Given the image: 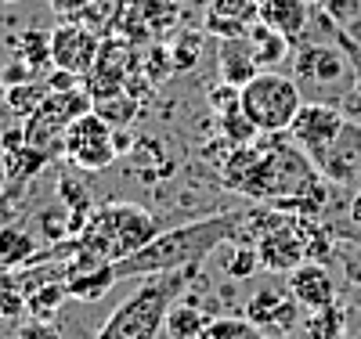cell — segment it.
I'll use <instances>...</instances> for the list:
<instances>
[{
	"instance_id": "26",
	"label": "cell",
	"mask_w": 361,
	"mask_h": 339,
	"mask_svg": "<svg viewBox=\"0 0 361 339\" xmlns=\"http://www.w3.org/2000/svg\"><path fill=\"white\" fill-rule=\"evenodd\" d=\"M217 130H221V137L228 141V148L250 144V141H257V137H260V130L253 127V119L243 112V105L231 109V112H224V116H217Z\"/></svg>"
},
{
	"instance_id": "16",
	"label": "cell",
	"mask_w": 361,
	"mask_h": 339,
	"mask_svg": "<svg viewBox=\"0 0 361 339\" xmlns=\"http://www.w3.org/2000/svg\"><path fill=\"white\" fill-rule=\"evenodd\" d=\"M217 69H221V80L224 83H235V87H246L260 66L253 58V47L246 37H235V40H217Z\"/></svg>"
},
{
	"instance_id": "18",
	"label": "cell",
	"mask_w": 361,
	"mask_h": 339,
	"mask_svg": "<svg viewBox=\"0 0 361 339\" xmlns=\"http://www.w3.org/2000/svg\"><path fill=\"white\" fill-rule=\"evenodd\" d=\"M304 335L307 339H347L350 332V314L347 307L336 300L329 307H318V311H304Z\"/></svg>"
},
{
	"instance_id": "1",
	"label": "cell",
	"mask_w": 361,
	"mask_h": 339,
	"mask_svg": "<svg viewBox=\"0 0 361 339\" xmlns=\"http://www.w3.org/2000/svg\"><path fill=\"white\" fill-rule=\"evenodd\" d=\"M221 180L228 192L246 195L253 206H271L296 217H322L329 206V180L307 159L289 130L260 134L250 144L231 148L221 163Z\"/></svg>"
},
{
	"instance_id": "19",
	"label": "cell",
	"mask_w": 361,
	"mask_h": 339,
	"mask_svg": "<svg viewBox=\"0 0 361 339\" xmlns=\"http://www.w3.org/2000/svg\"><path fill=\"white\" fill-rule=\"evenodd\" d=\"M206 40H209L206 29H185V25H177L173 33H170V40H166L170 61H173V73H192L199 61H202Z\"/></svg>"
},
{
	"instance_id": "35",
	"label": "cell",
	"mask_w": 361,
	"mask_h": 339,
	"mask_svg": "<svg viewBox=\"0 0 361 339\" xmlns=\"http://www.w3.org/2000/svg\"><path fill=\"white\" fill-rule=\"evenodd\" d=\"M25 80H37V73L29 69L25 61H18V58L11 61L4 73H0V83H4V87H11V83H25Z\"/></svg>"
},
{
	"instance_id": "27",
	"label": "cell",
	"mask_w": 361,
	"mask_h": 339,
	"mask_svg": "<svg viewBox=\"0 0 361 339\" xmlns=\"http://www.w3.org/2000/svg\"><path fill=\"white\" fill-rule=\"evenodd\" d=\"M267 332L257 328L250 318H214L195 339H264Z\"/></svg>"
},
{
	"instance_id": "28",
	"label": "cell",
	"mask_w": 361,
	"mask_h": 339,
	"mask_svg": "<svg viewBox=\"0 0 361 339\" xmlns=\"http://www.w3.org/2000/svg\"><path fill=\"white\" fill-rule=\"evenodd\" d=\"M141 73L152 80L156 87L166 83L173 76V61H170V47L166 40H152V44H145L141 47Z\"/></svg>"
},
{
	"instance_id": "6",
	"label": "cell",
	"mask_w": 361,
	"mask_h": 339,
	"mask_svg": "<svg viewBox=\"0 0 361 339\" xmlns=\"http://www.w3.org/2000/svg\"><path fill=\"white\" fill-rule=\"evenodd\" d=\"M304 90L293 76H282L279 69H260L243 87V112L253 119L260 134H286L304 105Z\"/></svg>"
},
{
	"instance_id": "20",
	"label": "cell",
	"mask_w": 361,
	"mask_h": 339,
	"mask_svg": "<svg viewBox=\"0 0 361 339\" xmlns=\"http://www.w3.org/2000/svg\"><path fill=\"white\" fill-rule=\"evenodd\" d=\"M209 321H214V314L202 311L199 300H177L170 311H166V325H163V332H166L170 339H195Z\"/></svg>"
},
{
	"instance_id": "11",
	"label": "cell",
	"mask_w": 361,
	"mask_h": 339,
	"mask_svg": "<svg viewBox=\"0 0 361 339\" xmlns=\"http://www.w3.org/2000/svg\"><path fill=\"white\" fill-rule=\"evenodd\" d=\"M243 318H250L264 332H282L286 335L289 328H296L300 321H304V307H300V300L289 292V285L286 289L282 285H264L246 300Z\"/></svg>"
},
{
	"instance_id": "33",
	"label": "cell",
	"mask_w": 361,
	"mask_h": 339,
	"mask_svg": "<svg viewBox=\"0 0 361 339\" xmlns=\"http://www.w3.org/2000/svg\"><path fill=\"white\" fill-rule=\"evenodd\" d=\"M15 339H62V328L54 321H44V318H29L25 325H18Z\"/></svg>"
},
{
	"instance_id": "13",
	"label": "cell",
	"mask_w": 361,
	"mask_h": 339,
	"mask_svg": "<svg viewBox=\"0 0 361 339\" xmlns=\"http://www.w3.org/2000/svg\"><path fill=\"white\" fill-rule=\"evenodd\" d=\"M253 22H260V0H209L202 29L214 40H235L246 37Z\"/></svg>"
},
{
	"instance_id": "5",
	"label": "cell",
	"mask_w": 361,
	"mask_h": 339,
	"mask_svg": "<svg viewBox=\"0 0 361 339\" xmlns=\"http://www.w3.org/2000/svg\"><path fill=\"white\" fill-rule=\"evenodd\" d=\"M293 80L300 90H307V101H329L340 105L361 87V73L354 58L340 44H322V40H304L293 51Z\"/></svg>"
},
{
	"instance_id": "14",
	"label": "cell",
	"mask_w": 361,
	"mask_h": 339,
	"mask_svg": "<svg viewBox=\"0 0 361 339\" xmlns=\"http://www.w3.org/2000/svg\"><path fill=\"white\" fill-rule=\"evenodd\" d=\"M322 173L329 184H361V123L357 119L343 123L340 137L333 141L322 163Z\"/></svg>"
},
{
	"instance_id": "22",
	"label": "cell",
	"mask_w": 361,
	"mask_h": 339,
	"mask_svg": "<svg viewBox=\"0 0 361 339\" xmlns=\"http://www.w3.org/2000/svg\"><path fill=\"white\" fill-rule=\"evenodd\" d=\"M29 260H37V238L22 228H0V267H25Z\"/></svg>"
},
{
	"instance_id": "4",
	"label": "cell",
	"mask_w": 361,
	"mask_h": 339,
	"mask_svg": "<svg viewBox=\"0 0 361 339\" xmlns=\"http://www.w3.org/2000/svg\"><path fill=\"white\" fill-rule=\"evenodd\" d=\"M159 231H163L159 217L148 213L145 206H137V202H105V206H94L90 221L83 224V231L73 242L87 257H98L105 264H119L130 253L145 249Z\"/></svg>"
},
{
	"instance_id": "37",
	"label": "cell",
	"mask_w": 361,
	"mask_h": 339,
	"mask_svg": "<svg viewBox=\"0 0 361 339\" xmlns=\"http://www.w3.org/2000/svg\"><path fill=\"white\" fill-rule=\"evenodd\" d=\"M347 217H350V224H354V231H357V242H361V192L350 199V209H347Z\"/></svg>"
},
{
	"instance_id": "29",
	"label": "cell",
	"mask_w": 361,
	"mask_h": 339,
	"mask_svg": "<svg viewBox=\"0 0 361 339\" xmlns=\"http://www.w3.org/2000/svg\"><path fill=\"white\" fill-rule=\"evenodd\" d=\"M318 8L333 18L350 40H357L354 33L361 29V0H318Z\"/></svg>"
},
{
	"instance_id": "30",
	"label": "cell",
	"mask_w": 361,
	"mask_h": 339,
	"mask_svg": "<svg viewBox=\"0 0 361 339\" xmlns=\"http://www.w3.org/2000/svg\"><path fill=\"white\" fill-rule=\"evenodd\" d=\"M94 112L102 119H109L112 127H130L134 116L141 112V101L130 98V94H116V98H105V101H94Z\"/></svg>"
},
{
	"instance_id": "12",
	"label": "cell",
	"mask_w": 361,
	"mask_h": 339,
	"mask_svg": "<svg viewBox=\"0 0 361 339\" xmlns=\"http://www.w3.org/2000/svg\"><path fill=\"white\" fill-rule=\"evenodd\" d=\"M286 285L300 300L304 311H318V307H329V303L340 300L333 271H329V264H318V260H304L300 267H293L286 274Z\"/></svg>"
},
{
	"instance_id": "24",
	"label": "cell",
	"mask_w": 361,
	"mask_h": 339,
	"mask_svg": "<svg viewBox=\"0 0 361 339\" xmlns=\"http://www.w3.org/2000/svg\"><path fill=\"white\" fill-rule=\"evenodd\" d=\"M11 47H15V58L25 61L33 73L51 66V29L47 33H40V29H25V33H18L11 40Z\"/></svg>"
},
{
	"instance_id": "21",
	"label": "cell",
	"mask_w": 361,
	"mask_h": 339,
	"mask_svg": "<svg viewBox=\"0 0 361 339\" xmlns=\"http://www.w3.org/2000/svg\"><path fill=\"white\" fill-rule=\"evenodd\" d=\"M246 40H250V47H253V58H257L260 69L282 66V61L289 58V51H293V44H289L282 33H275L271 25H264V22H253V25H250Z\"/></svg>"
},
{
	"instance_id": "9",
	"label": "cell",
	"mask_w": 361,
	"mask_h": 339,
	"mask_svg": "<svg viewBox=\"0 0 361 339\" xmlns=\"http://www.w3.org/2000/svg\"><path fill=\"white\" fill-rule=\"evenodd\" d=\"M343 109L340 105H329V101H304L293 119V127H289V137L307 152V159L322 170L325 156H329V148H333V141L340 137L343 130Z\"/></svg>"
},
{
	"instance_id": "3",
	"label": "cell",
	"mask_w": 361,
	"mask_h": 339,
	"mask_svg": "<svg viewBox=\"0 0 361 339\" xmlns=\"http://www.w3.org/2000/svg\"><path fill=\"white\" fill-rule=\"evenodd\" d=\"M195 274H199V267L152 274V278L145 285H137L105 318V325L94 332V339H159V332L166 325V311L180 300V292L192 285Z\"/></svg>"
},
{
	"instance_id": "25",
	"label": "cell",
	"mask_w": 361,
	"mask_h": 339,
	"mask_svg": "<svg viewBox=\"0 0 361 339\" xmlns=\"http://www.w3.org/2000/svg\"><path fill=\"white\" fill-rule=\"evenodd\" d=\"M66 300H73L66 282H44V285H37L33 292H25V311H29V318L54 321L58 307H62Z\"/></svg>"
},
{
	"instance_id": "15",
	"label": "cell",
	"mask_w": 361,
	"mask_h": 339,
	"mask_svg": "<svg viewBox=\"0 0 361 339\" xmlns=\"http://www.w3.org/2000/svg\"><path fill=\"white\" fill-rule=\"evenodd\" d=\"M260 22L282 33L293 47L307 40V29L314 22L311 0H260Z\"/></svg>"
},
{
	"instance_id": "8",
	"label": "cell",
	"mask_w": 361,
	"mask_h": 339,
	"mask_svg": "<svg viewBox=\"0 0 361 339\" xmlns=\"http://www.w3.org/2000/svg\"><path fill=\"white\" fill-rule=\"evenodd\" d=\"M141 69V47L127 44L123 37H105L102 40V51H98V61L94 69L83 76V90L94 101H105V98H116V94H127V83L130 76Z\"/></svg>"
},
{
	"instance_id": "40",
	"label": "cell",
	"mask_w": 361,
	"mask_h": 339,
	"mask_svg": "<svg viewBox=\"0 0 361 339\" xmlns=\"http://www.w3.org/2000/svg\"><path fill=\"white\" fill-rule=\"evenodd\" d=\"M0 4H15V0H0Z\"/></svg>"
},
{
	"instance_id": "39",
	"label": "cell",
	"mask_w": 361,
	"mask_h": 339,
	"mask_svg": "<svg viewBox=\"0 0 361 339\" xmlns=\"http://www.w3.org/2000/svg\"><path fill=\"white\" fill-rule=\"evenodd\" d=\"M0 101H4V83H0Z\"/></svg>"
},
{
	"instance_id": "23",
	"label": "cell",
	"mask_w": 361,
	"mask_h": 339,
	"mask_svg": "<svg viewBox=\"0 0 361 339\" xmlns=\"http://www.w3.org/2000/svg\"><path fill=\"white\" fill-rule=\"evenodd\" d=\"M47 80L40 83V80H25V83H11V87H4V105L11 109V116L15 119H29L40 105H44V98H47Z\"/></svg>"
},
{
	"instance_id": "31",
	"label": "cell",
	"mask_w": 361,
	"mask_h": 339,
	"mask_svg": "<svg viewBox=\"0 0 361 339\" xmlns=\"http://www.w3.org/2000/svg\"><path fill=\"white\" fill-rule=\"evenodd\" d=\"M260 271V257H257V245L253 242H235V249L224 264V274L235 282H243V278H253V274Z\"/></svg>"
},
{
	"instance_id": "32",
	"label": "cell",
	"mask_w": 361,
	"mask_h": 339,
	"mask_svg": "<svg viewBox=\"0 0 361 339\" xmlns=\"http://www.w3.org/2000/svg\"><path fill=\"white\" fill-rule=\"evenodd\" d=\"M18 311H25V289L18 282V274L4 271L0 274V318H15Z\"/></svg>"
},
{
	"instance_id": "2",
	"label": "cell",
	"mask_w": 361,
	"mask_h": 339,
	"mask_svg": "<svg viewBox=\"0 0 361 339\" xmlns=\"http://www.w3.org/2000/svg\"><path fill=\"white\" fill-rule=\"evenodd\" d=\"M246 231V209L231 213H209V217L177 224L170 231H159L145 249L130 253L127 260L116 264V278H152V274L166 271H188L199 267L209 253H217L221 245L243 242Z\"/></svg>"
},
{
	"instance_id": "38",
	"label": "cell",
	"mask_w": 361,
	"mask_h": 339,
	"mask_svg": "<svg viewBox=\"0 0 361 339\" xmlns=\"http://www.w3.org/2000/svg\"><path fill=\"white\" fill-rule=\"evenodd\" d=\"M8 199V192H4V177H0V202H4Z\"/></svg>"
},
{
	"instance_id": "36",
	"label": "cell",
	"mask_w": 361,
	"mask_h": 339,
	"mask_svg": "<svg viewBox=\"0 0 361 339\" xmlns=\"http://www.w3.org/2000/svg\"><path fill=\"white\" fill-rule=\"evenodd\" d=\"M343 267H347V278L354 285H361V257L357 253H343Z\"/></svg>"
},
{
	"instance_id": "7",
	"label": "cell",
	"mask_w": 361,
	"mask_h": 339,
	"mask_svg": "<svg viewBox=\"0 0 361 339\" xmlns=\"http://www.w3.org/2000/svg\"><path fill=\"white\" fill-rule=\"evenodd\" d=\"M62 156H66L76 170H83V173L109 170V166L119 159V152H116V127H112L109 119H102L94 109L83 112L80 119L69 123Z\"/></svg>"
},
{
	"instance_id": "41",
	"label": "cell",
	"mask_w": 361,
	"mask_h": 339,
	"mask_svg": "<svg viewBox=\"0 0 361 339\" xmlns=\"http://www.w3.org/2000/svg\"><path fill=\"white\" fill-rule=\"evenodd\" d=\"M173 4H188V0H173Z\"/></svg>"
},
{
	"instance_id": "10",
	"label": "cell",
	"mask_w": 361,
	"mask_h": 339,
	"mask_svg": "<svg viewBox=\"0 0 361 339\" xmlns=\"http://www.w3.org/2000/svg\"><path fill=\"white\" fill-rule=\"evenodd\" d=\"M102 40L90 25H83L80 18H62L51 29V69H66L73 76H87L98 61Z\"/></svg>"
},
{
	"instance_id": "17",
	"label": "cell",
	"mask_w": 361,
	"mask_h": 339,
	"mask_svg": "<svg viewBox=\"0 0 361 339\" xmlns=\"http://www.w3.org/2000/svg\"><path fill=\"white\" fill-rule=\"evenodd\" d=\"M51 163V156L47 152H40V148H33V144H15V148H8L4 152V180H11V192H15V184H18V192L22 188H29L33 184V177L44 170Z\"/></svg>"
},
{
	"instance_id": "34",
	"label": "cell",
	"mask_w": 361,
	"mask_h": 339,
	"mask_svg": "<svg viewBox=\"0 0 361 339\" xmlns=\"http://www.w3.org/2000/svg\"><path fill=\"white\" fill-rule=\"evenodd\" d=\"M47 4L58 18H80L90 8V0H47Z\"/></svg>"
}]
</instances>
